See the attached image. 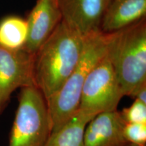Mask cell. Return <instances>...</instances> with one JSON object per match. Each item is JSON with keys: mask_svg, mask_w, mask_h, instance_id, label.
<instances>
[{"mask_svg": "<svg viewBox=\"0 0 146 146\" xmlns=\"http://www.w3.org/2000/svg\"><path fill=\"white\" fill-rule=\"evenodd\" d=\"M110 1H111V0H106V1H107V5H108V3H109Z\"/></svg>", "mask_w": 146, "mask_h": 146, "instance_id": "16", "label": "cell"}, {"mask_svg": "<svg viewBox=\"0 0 146 146\" xmlns=\"http://www.w3.org/2000/svg\"><path fill=\"white\" fill-rule=\"evenodd\" d=\"M90 120L77 111L64 125L52 133L45 146H84V133Z\"/></svg>", "mask_w": 146, "mask_h": 146, "instance_id": "11", "label": "cell"}, {"mask_svg": "<svg viewBox=\"0 0 146 146\" xmlns=\"http://www.w3.org/2000/svg\"><path fill=\"white\" fill-rule=\"evenodd\" d=\"M62 20L56 0H37L27 20L28 35L23 49L35 54Z\"/></svg>", "mask_w": 146, "mask_h": 146, "instance_id": "8", "label": "cell"}, {"mask_svg": "<svg viewBox=\"0 0 146 146\" xmlns=\"http://www.w3.org/2000/svg\"><path fill=\"white\" fill-rule=\"evenodd\" d=\"M124 96L114 67L106 53L85 79L78 111L92 120L101 113L116 110Z\"/></svg>", "mask_w": 146, "mask_h": 146, "instance_id": "5", "label": "cell"}, {"mask_svg": "<svg viewBox=\"0 0 146 146\" xmlns=\"http://www.w3.org/2000/svg\"><path fill=\"white\" fill-rule=\"evenodd\" d=\"M34 55L21 49L12 50L0 46V114L18 88L35 86Z\"/></svg>", "mask_w": 146, "mask_h": 146, "instance_id": "6", "label": "cell"}, {"mask_svg": "<svg viewBox=\"0 0 146 146\" xmlns=\"http://www.w3.org/2000/svg\"><path fill=\"white\" fill-rule=\"evenodd\" d=\"M123 133L131 146H146V123H126Z\"/></svg>", "mask_w": 146, "mask_h": 146, "instance_id": "13", "label": "cell"}, {"mask_svg": "<svg viewBox=\"0 0 146 146\" xmlns=\"http://www.w3.org/2000/svg\"><path fill=\"white\" fill-rule=\"evenodd\" d=\"M134 99H137L144 104H146V85L139 89Z\"/></svg>", "mask_w": 146, "mask_h": 146, "instance_id": "15", "label": "cell"}, {"mask_svg": "<svg viewBox=\"0 0 146 146\" xmlns=\"http://www.w3.org/2000/svg\"><path fill=\"white\" fill-rule=\"evenodd\" d=\"M28 35L27 20L8 16L0 21V46L12 50L23 49Z\"/></svg>", "mask_w": 146, "mask_h": 146, "instance_id": "12", "label": "cell"}, {"mask_svg": "<svg viewBox=\"0 0 146 146\" xmlns=\"http://www.w3.org/2000/svg\"><path fill=\"white\" fill-rule=\"evenodd\" d=\"M8 146H45L52 134L46 100L35 86L21 88Z\"/></svg>", "mask_w": 146, "mask_h": 146, "instance_id": "4", "label": "cell"}, {"mask_svg": "<svg viewBox=\"0 0 146 146\" xmlns=\"http://www.w3.org/2000/svg\"><path fill=\"white\" fill-rule=\"evenodd\" d=\"M62 20L84 36L100 31L106 0H57Z\"/></svg>", "mask_w": 146, "mask_h": 146, "instance_id": "7", "label": "cell"}, {"mask_svg": "<svg viewBox=\"0 0 146 146\" xmlns=\"http://www.w3.org/2000/svg\"><path fill=\"white\" fill-rule=\"evenodd\" d=\"M106 53L124 96L135 98L146 85V18L108 33Z\"/></svg>", "mask_w": 146, "mask_h": 146, "instance_id": "2", "label": "cell"}, {"mask_svg": "<svg viewBox=\"0 0 146 146\" xmlns=\"http://www.w3.org/2000/svg\"><path fill=\"white\" fill-rule=\"evenodd\" d=\"M107 40L108 33L101 31L85 36L83 54L75 68L58 92L46 100L52 133L64 125L78 111L84 83L106 53Z\"/></svg>", "mask_w": 146, "mask_h": 146, "instance_id": "3", "label": "cell"}, {"mask_svg": "<svg viewBox=\"0 0 146 146\" xmlns=\"http://www.w3.org/2000/svg\"><path fill=\"white\" fill-rule=\"evenodd\" d=\"M120 112L126 123H146V104L137 99Z\"/></svg>", "mask_w": 146, "mask_h": 146, "instance_id": "14", "label": "cell"}, {"mask_svg": "<svg viewBox=\"0 0 146 146\" xmlns=\"http://www.w3.org/2000/svg\"><path fill=\"white\" fill-rule=\"evenodd\" d=\"M56 1H57V0H56Z\"/></svg>", "mask_w": 146, "mask_h": 146, "instance_id": "17", "label": "cell"}, {"mask_svg": "<svg viewBox=\"0 0 146 146\" xmlns=\"http://www.w3.org/2000/svg\"><path fill=\"white\" fill-rule=\"evenodd\" d=\"M146 18V0H111L102 16L100 29L110 33Z\"/></svg>", "mask_w": 146, "mask_h": 146, "instance_id": "10", "label": "cell"}, {"mask_svg": "<svg viewBox=\"0 0 146 146\" xmlns=\"http://www.w3.org/2000/svg\"><path fill=\"white\" fill-rule=\"evenodd\" d=\"M85 36L62 20L35 54V86L46 100L58 92L75 68L83 54Z\"/></svg>", "mask_w": 146, "mask_h": 146, "instance_id": "1", "label": "cell"}, {"mask_svg": "<svg viewBox=\"0 0 146 146\" xmlns=\"http://www.w3.org/2000/svg\"><path fill=\"white\" fill-rule=\"evenodd\" d=\"M125 124L117 110L98 114L86 126L84 146H131L124 136Z\"/></svg>", "mask_w": 146, "mask_h": 146, "instance_id": "9", "label": "cell"}]
</instances>
